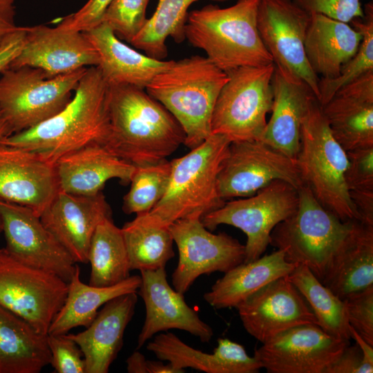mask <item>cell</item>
Wrapping results in <instances>:
<instances>
[{"mask_svg":"<svg viewBox=\"0 0 373 373\" xmlns=\"http://www.w3.org/2000/svg\"><path fill=\"white\" fill-rule=\"evenodd\" d=\"M298 193L296 210L274 227L269 245L283 251L287 262L306 266L321 281L354 220H340L325 209L305 185L299 188Z\"/></svg>","mask_w":373,"mask_h":373,"instance_id":"obj_7","label":"cell"},{"mask_svg":"<svg viewBox=\"0 0 373 373\" xmlns=\"http://www.w3.org/2000/svg\"><path fill=\"white\" fill-rule=\"evenodd\" d=\"M102 192L79 195L60 191L39 218L75 262L88 263L91 240L98 224L111 218Z\"/></svg>","mask_w":373,"mask_h":373,"instance_id":"obj_19","label":"cell"},{"mask_svg":"<svg viewBox=\"0 0 373 373\" xmlns=\"http://www.w3.org/2000/svg\"><path fill=\"white\" fill-rule=\"evenodd\" d=\"M308 12L349 23L364 15L361 0H293Z\"/></svg>","mask_w":373,"mask_h":373,"instance_id":"obj_43","label":"cell"},{"mask_svg":"<svg viewBox=\"0 0 373 373\" xmlns=\"http://www.w3.org/2000/svg\"><path fill=\"white\" fill-rule=\"evenodd\" d=\"M6 249L20 262L68 283L77 265L70 254L26 207L0 199Z\"/></svg>","mask_w":373,"mask_h":373,"instance_id":"obj_16","label":"cell"},{"mask_svg":"<svg viewBox=\"0 0 373 373\" xmlns=\"http://www.w3.org/2000/svg\"><path fill=\"white\" fill-rule=\"evenodd\" d=\"M68 283L54 274L28 266L0 249V305L47 335L62 307Z\"/></svg>","mask_w":373,"mask_h":373,"instance_id":"obj_11","label":"cell"},{"mask_svg":"<svg viewBox=\"0 0 373 373\" xmlns=\"http://www.w3.org/2000/svg\"><path fill=\"white\" fill-rule=\"evenodd\" d=\"M88 262L90 275L88 284L105 287L116 285L130 276L129 260L122 229L111 218L97 227L93 236Z\"/></svg>","mask_w":373,"mask_h":373,"instance_id":"obj_33","label":"cell"},{"mask_svg":"<svg viewBox=\"0 0 373 373\" xmlns=\"http://www.w3.org/2000/svg\"><path fill=\"white\" fill-rule=\"evenodd\" d=\"M295 160L303 184L325 209L343 222L358 220L345 180L346 151L334 138L317 99L303 118Z\"/></svg>","mask_w":373,"mask_h":373,"instance_id":"obj_6","label":"cell"},{"mask_svg":"<svg viewBox=\"0 0 373 373\" xmlns=\"http://www.w3.org/2000/svg\"><path fill=\"white\" fill-rule=\"evenodd\" d=\"M343 302L350 326L373 345V285L352 294Z\"/></svg>","mask_w":373,"mask_h":373,"instance_id":"obj_40","label":"cell"},{"mask_svg":"<svg viewBox=\"0 0 373 373\" xmlns=\"http://www.w3.org/2000/svg\"><path fill=\"white\" fill-rule=\"evenodd\" d=\"M277 180L298 189L303 186L296 161L262 141L230 143L218 176V190L224 201L251 196Z\"/></svg>","mask_w":373,"mask_h":373,"instance_id":"obj_14","label":"cell"},{"mask_svg":"<svg viewBox=\"0 0 373 373\" xmlns=\"http://www.w3.org/2000/svg\"><path fill=\"white\" fill-rule=\"evenodd\" d=\"M59 191L54 164L30 151L0 145V199L40 216Z\"/></svg>","mask_w":373,"mask_h":373,"instance_id":"obj_21","label":"cell"},{"mask_svg":"<svg viewBox=\"0 0 373 373\" xmlns=\"http://www.w3.org/2000/svg\"><path fill=\"white\" fill-rule=\"evenodd\" d=\"M86 69L52 77L27 66L2 72L0 111L11 135L33 128L65 108Z\"/></svg>","mask_w":373,"mask_h":373,"instance_id":"obj_8","label":"cell"},{"mask_svg":"<svg viewBox=\"0 0 373 373\" xmlns=\"http://www.w3.org/2000/svg\"><path fill=\"white\" fill-rule=\"evenodd\" d=\"M121 229L131 271L165 267L173 258V239L169 227L147 225L133 219Z\"/></svg>","mask_w":373,"mask_h":373,"instance_id":"obj_36","label":"cell"},{"mask_svg":"<svg viewBox=\"0 0 373 373\" xmlns=\"http://www.w3.org/2000/svg\"><path fill=\"white\" fill-rule=\"evenodd\" d=\"M228 75L207 57L193 55L174 61L146 86L181 126L184 144L193 149L211 135L216 102Z\"/></svg>","mask_w":373,"mask_h":373,"instance_id":"obj_5","label":"cell"},{"mask_svg":"<svg viewBox=\"0 0 373 373\" xmlns=\"http://www.w3.org/2000/svg\"><path fill=\"white\" fill-rule=\"evenodd\" d=\"M140 274L137 293L144 302L146 317L137 338V350L157 333L170 329L186 331L202 343L211 341L213 335L212 328L186 304L184 294L169 285L165 267L142 270Z\"/></svg>","mask_w":373,"mask_h":373,"instance_id":"obj_20","label":"cell"},{"mask_svg":"<svg viewBox=\"0 0 373 373\" xmlns=\"http://www.w3.org/2000/svg\"><path fill=\"white\" fill-rule=\"evenodd\" d=\"M96 48L97 66L109 86L131 85L146 89L159 73L169 68L173 60L157 59L123 43L105 23L83 32Z\"/></svg>","mask_w":373,"mask_h":373,"instance_id":"obj_26","label":"cell"},{"mask_svg":"<svg viewBox=\"0 0 373 373\" xmlns=\"http://www.w3.org/2000/svg\"><path fill=\"white\" fill-rule=\"evenodd\" d=\"M259 0H238L228 8L207 5L188 13L184 37L226 73L274 64L257 27Z\"/></svg>","mask_w":373,"mask_h":373,"instance_id":"obj_3","label":"cell"},{"mask_svg":"<svg viewBox=\"0 0 373 373\" xmlns=\"http://www.w3.org/2000/svg\"><path fill=\"white\" fill-rule=\"evenodd\" d=\"M161 361H166L184 372L192 369L207 373H256L262 368L254 356H249L245 347L228 338H218L213 353L196 350L171 332L160 333L146 345Z\"/></svg>","mask_w":373,"mask_h":373,"instance_id":"obj_25","label":"cell"},{"mask_svg":"<svg viewBox=\"0 0 373 373\" xmlns=\"http://www.w3.org/2000/svg\"><path fill=\"white\" fill-rule=\"evenodd\" d=\"M287 276L307 301L318 326L332 336L350 341V325L343 300L303 265H296Z\"/></svg>","mask_w":373,"mask_h":373,"instance_id":"obj_34","label":"cell"},{"mask_svg":"<svg viewBox=\"0 0 373 373\" xmlns=\"http://www.w3.org/2000/svg\"><path fill=\"white\" fill-rule=\"evenodd\" d=\"M148 373H182L183 371L174 367L170 363L147 360Z\"/></svg>","mask_w":373,"mask_h":373,"instance_id":"obj_50","label":"cell"},{"mask_svg":"<svg viewBox=\"0 0 373 373\" xmlns=\"http://www.w3.org/2000/svg\"><path fill=\"white\" fill-rule=\"evenodd\" d=\"M262 344L254 356L269 373H324L350 343L316 324H305Z\"/></svg>","mask_w":373,"mask_h":373,"instance_id":"obj_15","label":"cell"},{"mask_svg":"<svg viewBox=\"0 0 373 373\" xmlns=\"http://www.w3.org/2000/svg\"><path fill=\"white\" fill-rule=\"evenodd\" d=\"M16 0H0V47L17 28L15 23Z\"/></svg>","mask_w":373,"mask_h":373,"instance_id":"obj_47","label":"cell"},{"mask_svg":"<svg viewBox=\"0 0 373 373\" xmlns=\"http://www.w3.org/2000/svg\"><path fill=\"white\" fill-rule=\"evenodd\" d=\"M171 162L135 166L131 187L124 197L122 210L126 214L149 212L162 198L169 183Z\"/></svg>","mask_w":373,"mask_h":373,"instance_id":"obj_38","label":"cell"},{"mask_svg":"<svg viewBox=\"0 0 373 373\" xmlns=\"http://www.w3.org/2000/svg\"><path fill=\"white\" fill-rule=\"evenodd\" d=\"M50 358L47 335L0 305V373H39Z\"/></svg>","mask_w":373,"mask_h":373,"instance_id":"obj_31","label":"cell"},{"mask_svg":"<svg viewBox=\"0 0 373 373\" xmlns=\"http://www.w3.org/2000/svg\"><path fill=\"white\" fill-rule=\"evenodd\" d=\"M361 39V32L349 23L311 12L305 39L309 66L320 78L337 77L342 66L357 52Z\"/></svg>","mask_w":373,"mask_h":373,"instance_id":"obj_29","label":"cell"},{"mask_svg":"<svg viewBox=\"0 0 373 373\" xmlns=\"http://www.w3.org/2000/svg\"><path fill=\"white\" fill-rule=\"evenodd\" d=\"M140 283V276L134 275L109 287L87 285L81 280L80 269L77 265L74 275L68 283L65 301L54 317L48 334H66L75 327H87L102 305L118 296L137 292Z\"/></svg>","mask_w":373,"mask_h":373,"instance_id":"obj_32","label":"cell"},{"mask_svg":"<svg viewBox=\"0 0 373 373\" xmlns=\"http://www.w3.org/2000/svg\"><path fill=\"white\" fill-rule=\"evenodd\" d=\"M296 266L286 260L283 251L277 249L225 272L203 298L215 309L236 307L266 285L289 275Z\"/></svg>","mask_w":373,"mask_h":373,"instance_id":"obj_30","label":"cell"},{"mask_svg":"<svg viewBox=\"0 0 373 373\" xmlns=\"http://www.w3.org/2000/svg\"><path fill=\"white\" fill-rule=\"evenodd\" d=\"M169 228L179 254L172 284L182 294L201 275L225 273L245 261V246L224 232L211 233L200 217L178 220Z\"/></svg>","mask_w":373,"mask_h":373,"instance_id":"obj_13","label":"cell"},{"mask_svg":"<svg viewBox=\"0 0 373 373\" xmlns=\"http://www.w3.org/2000/svg\"><path fill=\"white\" fill-rule=\"evenodd\" d=\"M348 166L345 173L348 192L373 191V146L346 152Z\"/></svg>","mask_w":373,"mask_h":373,"instance_id":"obj_42","label":"cell"},{"mask_svg":"<svg viewBox=\"0 0 373 373\" xmlns=\"http://www.w3.org/2000/svg\"><path fill=\"white\" fill-rule=\"evenodd\" d=\"M108 113L111 133L105 147L135 166L165 160L184 144L180 124L144 88L109 86Z\"/></svg>","mask_w":373,"mask_h":373,"instance_id":"obj_2","label":"cell"},{"mask_svg":"<svg viewBox=\"0 0 373 373\" xmlns=\"http://www.w3.org/2000/svg\"><path fill=\"white\" fill-rule=\"evenodd\" d=\"M197 1L158 0L155 11L130 44L149 57L164 59L168 52L166 45L168 37H171L176 43H182L185 39L187 11L190 6Z\"/></svg>","mask_w":373,"mask_h":373,"instance_id":"obj_35","label":"cell"},{"mask_svg":"<svg viewBox=\"0 0 373 373\" xmlns=\"http://www.w3.org/2000/svg\"><path fill=\"white\" fill-rule=\"evenodd\" d=\"M50 365L57 373H85L86 364L79 346L67 334H47Z\"/></svg>","mask_w":373,"mask_h":373,"instance_id":"obj_41","label":"cell"},{"mask_svg":"<svg viewBox=\"0 0 373 373\" xmlns=\"http://www.w3.org/2000/svg\"><path fill=\"white\" fill-rule=\"evenodd\" d=\"M126 362L128 373H148L147 360L138 351L134 352Z\"/></svg>","mask_w":373,"mask_h":373,"instance_id":"obj_49","label":"cell"},{"mask_svg":"<svg viewBox=\"0 0 373 373\" xmlns=\"http://www.w3.org/2000/svg\"><path fill=\"white\" fill-rule=\"evenodd\" d=\"M231 142L224 135L211 134L186 155L171 161L168 188L150 210L136 215L137 222L169 227L175 221L203 216L225 202L219 195L218 176Z\"/></svg>","mask_w":373,"mask_h":373,"instance_id":"obj_4","label":"cell"},{"mask_svg":"<svg viewBox=\"0 0 373 373\" xmlns=\"http://www.w3.org/2000/svg\"><path fill=\"white\" fill-rule=\"evenodd\" d=\"M364 15L350 23L361 32L362 39L356 54L341 68L340 75L334 79L320 78L318 100L321 106L327 104L343 86L373 70V3L365 6Z\"/></svg>","mask_w":373,"mask_h":373,"instance_id":"obj_37","label":"cell"},{"mask_svg":"<svg viewBox=\"0 0 373 373\" xmlns=\"http://www.w3.org/2000/svg\"><path fill=\"white\" fill-rule=\"evenodd\" d=\"M10 135L11 133L0 111V145Z\"/></svg>","mask_w":373,"mask_h":373,"instance_id":"obj_51","label":"cell"},{"mask_svg":"<svg viewBox=\"0 0 373 373\" xmlns=\"http://www.w3.org/2000/svg\"><path fill=\"white\" fill-rule=\"evenodd\" d=\"M108 90L98 67L87 68L65 108L37 126L10 135L3 144L30 151L54 164L82 147L105 146L111 133Z\"/></svg>","mask_w":373,"mask_h":373,"instance_id":"obj_1","label":"cell"},{"mask_svg":"<svg viewBox=\"0 0 373 373\" xmlns=\"http://www.w3.org/2000/svg\"><path fill=\"white\" fill-rule=\"evenodd\" d=\"M321 107L334 138L346 152L373 146V70L341 88Z\"/></svg>","mask_w":373,"mask_h":373,"instance_id":"obj_22","label":"cell"},{"mask_svg":"<svg viewBox=\"0 0 373 373\" xmlns=\"http://www.w3.org/2000/svg\"><path fill=\"white\" fill-rule=\"evenodd\" d=\"M287 276L266 285L236 307L245 330L262 343L296 326L318 325L307 301Z\"/></svg>","mask_w":373,"mask_h":373,"instance_id":"obj_17","label":"cell"},{"mask_svg":"<svg viewBox=\"0 0 373 373\" xmlns=\"http://www.w3.org/2000/svg\"><path fill=\"white\" fill-rule=\"evenodd\" d=\"M55 166L59 190L79 195L102 192L105 184L113 178L128 184L135 171V165L97 144L64 155Z\"/></svg>","mask_w":373,"mask_h":373,"instance_id":"obj_24","label":"cell"},{"mask_svg":"<svg viewBox=\"0 0 373 373\" xmlns=\"http://www.w3.org/2000/svg\"><path fill=\"white\" fill-rule=\"evenodd\" d=\"M99 62L96 48L83 32L37 25L26 27L23 46L10 68H38L52 77Z\"/></svg>","mask_w":373,"mask_h":373,"instance_id":"obj_18","label":"cell"},{"mask_svg":"<svg viewBox=\"0 0 373 373\" xmlns=\"http://www.w3.org/2000/svg\"><path fill=\"white\" fill-rule=\"evenodd\" d=\"M271 83V116L261 141L295 160L300 148L303 118L317 98L305 83L287 79L276 68Z\"/></svg>","mask_w":373,"mask_h":373,"instance_id":"obj_27","label":"cell"},{"mask_svg":"<svg viewBox=\"0 0 373 373\" xmlns=\"http://www.w3.org/2000/svg\"><path fill=\"white\" fill-rule=\"evenodd\" d=\"M112 0H88L77 12L65 17L58 27L79 32L88 31L102 23L104 13Z\"/></svg>","mask_w":373,"mask_h":373,"instance_id":"obj_44","label":"cell"},{"mask_svg":"<svg viewBox=\"0 0 373 373\" xmlns=\"http://www.w3.org/2000/svg\"><path fill=\"white\" fill-rule=\"evenodd\" d=\"M363 354L357 344L348 345L324 373H363Z\"/></svg>","mask_w":373,"mask_h":373,"instance_id":"obj_45","label":"cell"},{"mask_svg":"<svg viewBox=\"0 0 373 373\" xmlns=\"http://www.w3.org/2000/svg\"><path fill=\"white\" fill-rule=\"evenodd\" d=\"M137 292L122 294L106 302L86 329L67 336L81 348L85 373H107L123 345L124 331L131 321Z\"/></svg>","mask_w":373,"mask_h":373,"instance_id":"obj_23","label":"cell"},{"mask_svg":"<svg viewBox=\"0 0 373 373\" xmlns=\"http://www.w3.org/2000/svg\"><path fill=\"white\" fill-rule=\"evenodd\" d=\"M149 0H112L102 17L120 39L131 42L146 23V10Z\"/></svg>","mask_w":373,"mask_h":373,"instance_id":"obj_39","label":"cell"},{"mask_svg":"<svg viewBox=\"0 0 373 373\" xmlns=\"http://www.w3.org/2000/svg\"><path fill=\"white\" fill-rule=\"evenodd\" d=\"M274 64L241 67L227 73L228 79L216 102L211 134L232 142L261 141L271 112Z\"/></svg>","mask_w":373,"mask_h":373,"instance_id":"obj_9","label":"cell"},{"mask_svg":"<svg viewBox=\"0 0 373 373\" xmlns=\"http://www.w3.org/2000/svg\"><path fill=\"white\" fill-rule=\"evenodd\" d=\"M298 204V189L277 180L251 196L225 202L221 207L203 216L201 221L210 231L220 224L242 230L247 236L244 262H249L262 256L269 245L272 230L293 214Z\"/></svg>","mask_w":373,"mask_h":373,"instance_id":"obj_10","label":"cell"},{"mask_svg":"<svg viewBox=\"0 0 373 373\" xmlns=\"http://www.w3.org/2000/svg\"><path fill=\"white\" fill-rule=\"evenodd\" d=\"M25 36L26 27L19 26L5 39L0 47V73L9 68L19 54L24 44Z\"/></svg>","mask_w":373,"mask_h":373,"instance_id":"obj_46","label":"cell"},{"mask_svg":"<svg viewBox=\"0 0 373 373\" xmlns=\"http://www.w3.org/2000/svg\"><path fill=\"white\" fill-rule=\"evenodd\" d=\"M351 338H354L363 354V373L373 372V345L365 341L352 327L350 326Z\"/></svg>","mask_w":373,"mask_h":373,"instance_id":"obj_48","label":"cell"},{"mask_svg":"<svg viewBox=\"0 0 373 373\" xmlns=\"http://www.w3.org/2000/svg\"><path fill=\"white\" fill-rule=\"evenodd\" d=\"M309 20L310 13L293 0H259L258 30L275 68L287 79L305 83L318 99L320 77L305 51Z\"/></svg>","mask_w":373,"mask_h":373,"instance_id":"obj_12","label":"cell"},{"mask_svg":"<svg viewBox=\"0 0 373 373\" xmlns=\"http://www.w3.org/2000/svg\"><path fill=\"white\" fill-rule=\"evenodd\" d=\"M3 232V221L0 215V233Z\"/></svg>","mask_w":373,"mask_h":373,"instance_id":"obj_52","label":"cell"},{"mask_svg":"<svg viewBox=\"0 0 373 373\" xmlns=\"http://www.w3.org/2000/svg\"><path fill=\"white\" fill-rule=\"evenodd\" d=\"M321 282L343 300L373 285V225L353 220Z\"/></svg>","mask_w":373,"mask_h":373,"instance_id":"obj_28","label":"cell"}]
</instances>
